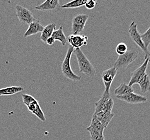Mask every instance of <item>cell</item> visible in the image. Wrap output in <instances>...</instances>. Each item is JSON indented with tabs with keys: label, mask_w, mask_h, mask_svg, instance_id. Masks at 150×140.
<instances>
[{
	"label": "cell",
	"mask_w": 150,
	"mask_h": 140,
	"mask_svg": "<svg viewBox=\"0 0 150 140\" xmlns=\"http://www.w3.org/2000/svg\"><path fill=\"white\" fill-rule=\"evenodd\" d=\"M74 53L78 63L79 71L89 77H94L96 75V70L87 56L81 49H75Z\"/></svg>",
	"instance_id": "6da1fadb"
},
{
	"label": "cell",
	"mask_w": 150,
	"mask_h": 140,
	"mask_svg": "<svg viewBox=\"0 0 150 140\" xmlns=\"http://www.w3.org/2000/svg\"><path fill=\"white\" fill-rule=\"evenodd\" d=\"M23 103L26 106L28 111L31 114L35 115L40 120L44 122L46 120L45 116L38 101L32 95L27 94L22 95Z\"/></svg>",
	"instance_id": "7a4b0ae2"
},
{
	"label": "cell",
	"mask_w": 150,
	"mask_h": 140,
	"mask_svg": "<svg viewBox=\"0 0 150 140\" xmlns=\"http://www.w3.org/2000/svg\"><path fill=\"white\" fill-rule=\"evenodd\" d=\"M74 51V49L71 46H69L65 58L62 64V72L66 78L73 82H79L81 80V76H79L75 74L72 71L71 67V59L72 53Z\"/></svg>",
	"instance_id": "3957f363"
},
{
	"label": "cell",
	"mask_w": 150,
	"mask_h": 140,
	"mask_svg": "<svg viewBox=\"0 0 150 140\" xmlns=\"http://www.w3.org/2000/svg\"><path fill=\"white\" fill-rule=\"evenodd\" d=\"M129 33L131 38L139 48L141 49L144 53V59H149L150 62V52L149 49H147L144 44L140 37V33L138 30L137 24L135 22H132L129 28Z\"/></svg>",
	"instance_id": "277c9868"
},
{
	"label": "cell",
	"mask_w": 150,
	"mask_h": 140,
	"mask_svg": "<svg viewBox=\"0 0 150 140\" xmlns=\"http://www.w3.org/2000/svg\"><path fill=\"white\" fill-rule=\"evenodd\" d=\"M95 109L94 113L96 114L100 112H112L114 105V101L111 98L110 94L103 93L101 98L95 104Z\"/></svg>",
	"instance_id": "5b68a950"
},
{
	"label": "cell",
	"mask_w": 150,
	"mask_h": 140,
	"mask_svg": "<svg viewBox=\"0 0 150 140\" xmlns=\"http://www.w3.org/2000/svg\"><path fill=\"white\" fill-rule=\"evenodd\" d=\"M138 57V54L134 50H127V52L123 55H119L116 62H115L114 67L117 70L121 68H127L129 65L134 62Z\"/></svg>",
	"instance_id": "8992f818"
},
{
	"label": "cell",
	"mask_w": 150,
	"mask_h": 140,
	"mask_svg": "<svg viewBox=\"0 0 150 140\" xmlns=\"http://www.w3.org/2000/svg\"><path fill=\"white\" fill-rule=\"evenodd\" d=\"M89 18V15L86 14H79L73 17L71 33L73 35H78L85 29L86 24Z\"/></svg>",
	"instance_id": "52a82bcc"
},
{
	"label": "cell",
	"mask_w": 150,
	"mask_h": 140,
	"mask_svg": "<svg viewBox=\"0 0 150 140\" xmlns=\"http://www.w3.org/2000/svg\"><path fill=\"white\" fill-rule=\"evenodd\" d=\"M15 10L16 15L21 23L29 25L30 23L37 20L33 16V13L26 8L17 4L15 7Z\"/></svg>",
	"instance_id": "ba28073f"
},
{
	"label": "cell",
	"mask_w": 150,
	"mask_h": 140,
	"mask_svg": "<svg viewBox=\"0 0 150 140\" xmlns=\"http://www.w3.org/2000/svg\"><path fill=\"white\" fill-rule=\"evenodd\" d=\"M118 70L115 67L108 68L103 71L101 73L102 81L105 85V91L103 93L107 94H110V89L111 84L114 80L115 77L117 75Z\"/></svg>",
	"instance_id": "9c48e42d"
},
{
	"label": "cell",
	"mask_w": 150,
	"mask_h": 140,
	"mask_svg": "<svg viewBox=\"0 0 150 140\" xmlns=\"http://www.w3.org/2000/svg\"><path fill=\"white\" fill-rule=\"evenodd\" d=\"M149 59L147 58L144 59V62L142 65L139 66L138 68L136 69L134 72L132 73L130 82L128 85L130 87H132L133 85L138 84L140 79L142 78L145 74L146 73L147 66L149 63H150Z\"/></svg>",
	"instance_id": "30bf717a"
},
{
	"label": "cell",
	"mask_w": 150,
	"mask_h": 140,
	"mask_svg": "<svg viewBox=\"0 0 150 140\" xmlns=\"http://www.w3.org/2000/svg\"><path fill=\"white\" fill-rule=\"evenodd\" d=\"M105 128L101 123L98 121L94 115H93L91 119V124L87 128V130L90 133L91 137L104 136L103 133Z\"/></svg>",
	"instance_id": "8fae6325"
},
{
	"label": "cell",
	"mask_w": 150,
	"mask_h": 140,
	"mask_svg": "<svg viewBox=\"0 0 150 140\" xmlns=\"http://www.w3.org/2000/svg\"><path fill=\"white\" fill-rule=\"evenodd\" d=\"M116 97L118 100L125 101L130 104H139L145 103L147 101L146 97L134 93V92L124 96H116Z\"/></svg>",
	"instance_id": "7c38bea8"
},
{
	"label": "cell",
	"mask_w": 150,
	"mask_h": 140,
	"mask_svg": "<svg viewBox=\"0 0 150 140\" xmlns=\"http://www.w3.org/2000/svg\"><path fill=\"white\" fill-rule=\"evenodd\" d=\"M88 37L81 35H70L67 37V41L70 45L74 49H80L82 46H86L88 43Z\"/></svg>",
	"instance_id": "4fadbf2b"
},
{
	"label": "cell",
	"mask_w": 150,
	"mask_h": 140,
	"mask_svg": "<svg viewBox=\"0 0 150 140\" xmlns=\"http://www.w3.org/2000/svg\"><path fill=\"white\" fill-rule=\"evenodd\" d=\"M58 0H47L42 4L35 7L36 10L43 11H58L61 8Z\"/></svg>",
	"instance_id": "5bb4252c"
},
{
	"label": "cell",
	"mask_w": 150,
	"mask_h": 140,
	"mask_svg": "<svg viewBox=\"0 0 150 140\" xmlns=\"http://www.w3.org/2000/svg\"><path fill=\"white\" fill-rule=\"evenodd\" d=\"M44 26L40 23V21L37 20L29 25L28 29H27L25 33H24V37L26 38L29 36H33L39 33H42L44 29Z\"/></svg>",
	"instance_id": "9a60e30c"
},
{
	"label": "cell",
	"mask_w": 150,
	"mask_h": 140,
	"mask_svg": "<svg viewBox=\"0 0 150 140\" xmlns=\"http://www.w3.org/2000/svg\"><path fill=\"white\" fill-rule=\"evenodd\" d=\"M98 119V121L101 123L102 126L105 128L108 127L109 123L111 122L113 117H114L115 114L112 112H100L96 114H93Z\"/></svg>",
	"instance_id": "2e32d148"
},
{
	"label": "cell",
	"mask_w": 150,
	"mask_h": 140,
	"mask_svg": "<svg viewBox=\"0 0 150 140\" xmlns=\"http://www.w3.org/2000/svg\"><path fill=\"white\" fill-rule=\"evenodd\" d=\"M56 30V24L52 23L47 25L44 28L41 35H40V40L42 42L46 43V40L52 35L53 33Z\"/></svg>",
	"instance_id": "e0dca14e"
},
{
	"label": "cell",
	"mask_w": 150,
	"mask_h": 140,
	"mask_svg": "<svg viewBox=\"0 0 150 140\" xmlns=\"http://www.w3.org/2000/svg\"><path fill=\"white\" fill-rule=\"evenodd\" d=\"M132 92H134V90L132 87L125 82H122L115 90L114 94L116 96H124Z\"/></svg>",
	"instance_id": "ac0fdd59"
},
{
	"label": "cell",
	"mask_w": 150,
	"mask_h": 140,
	"mask_svg": "<svg viewBox=\"0 0 150 140\" xmlns=\"http://www.w3.org/2000/svg\"><path fill=\"white\" fill-rule=\"evenodd\" d=\"M54 41H58L62 43V45H65L67 42V38L65 34L63 31V27L60 26L58 29L56 30L51 36Z\"/></svg>",
	"instance_id": "d6986e66"
},
{
	"label": "cell",
	"mask_w": 150,
	"mask_h": 140,
	"mask_svg": "<svg viewBox=\"0 0 150 140\" xmlns=\"http://www.w3.org/2000/svg\"><path fill=\"white\" fill-rule=\"evenodd\" d=\"M138 84L139 85L140 91L143 93L150 91V77L146 73L140 79Z\"/></svg>",
	"instance_id": "ffe728a7"
},
{
	"label": "cell",
	"mask_w": 150,
	"mask_h": 140,
	"mask_svg": "<svg viewBox=\"0 0 150 140\" xmlns=\"http://www.w3.org/2000/svg\"><path fill=\"white\" fill-rule=\"evenodd\" d=\"M24 88L22 86H10L0 89V96L11 95L23 91Z\"/></svg>",
	"instance_id": "44dd1931"
},
{
	"label": "cell",
	"mask_w": 150,
	"mask_h": 140,
	"mask_svg": "<svg viewBox=\"0 0 150 140\" xmlns=\"http://www.w3.org/2000/svg\"><path fill=\"white\" fill-rule=\"evenodd\" d=\"M87 0H75L71 1L67 4H63L60 8L63 9H72L77 8L85 6Z\"/></svg>",
	"instance_id": "7402d4cb"
},
{
	"label": "cell",
	"mask_w": 150,
	"mask_h": 140,
	"mask_svg": "<svg viewBox=\"0 0 150 140\" xmlns=\"http://www.w3.org/2000/svg\"><path fill=\"white\" fill-rule=\"evenodd\" d=\"M140 37L145 47L147 49H148L149 46L150 45V28L147 30L146 32H145L143 34H140Z\"/></svg>",
	"instance_id": "603a6c76"
},
{
	"label": "cell",
	"mask_w": 150,
	"mask_h": 140,
	"mask_svg": "<svg viewBox=\"0 0 150 140\" xmlns=\"http://www.w3.org/2000/svg\"><path fill=\"white\" fill-rule=\"evenodd\" d=\"M127 51V46L124 43H120L116 48V52L118 55H123Z\"/></svg>",
	"instance_id": "cb8c5ba5"
},
{
	"label": "cell",
	"mask_w": 150,
	"mask_h": 140,
	"mask_svg": "<svg viewBox=\"0 0 150 140\" xmlns=\"http://www.w3.org/2000/svg\"><path fill=\"white\" fill-rule=\"evenodd\" d=\"M96 4H97V2L96 1L88 0V1H86L85 6L87 9L91 10L94 8Z\"/></svg>",
	"instance_id": "d4e9b609"
},
{
	"label": "cell",
	"mask_w": 150,
	"mask_h": 140,
	"mask_svg": "<svg viewBox=\"0 0 150 140\" xmlns=\"http://www.w3.org/2000/svg\"><path fill=\"white\" fill-rule=\"evenodd\" d=\"M54 42H55V41H54V39L52 37L49 38L48 39L46 40V43L47 45H53V44L54 43Z\"/></svg>",
	"instance_id": "484cf974"
},
{
	"label": "cell",
	"mask_w": 150,
	"mask_h": 140,
	"mask_svg": "<svg viewBox=\"0 0 150 140\" xmlns=\"http://www.w3.org/2000/svg\"><path fill=\"white\" fill-rule=\"evenodd\" d=\"M91 140H105L104 136L92 137H91Z\"/></svg>",
	"instance_id": "4316f807"
}]
</instances>
